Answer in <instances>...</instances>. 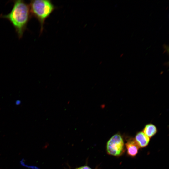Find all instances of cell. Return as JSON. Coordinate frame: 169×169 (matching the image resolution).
Wrapping results in <instances>:
<instances>
[{"label":"cell","mask_w":169,"mask_h":169,"mask_svg":"<svg viewBox=\"0 0 169 169\" xmlns=\"http://www.w3.org/2000/svg\"><path fill=\"white\" fill-rule=\"evenodd\" d=\"M157 127L153 124L150 123L144 127L142 132L150 138L154 136L157 132Z\"/></svg>","instance_id":"6"},{"label":"cell","mask_w":169,"mask_h":169,"mask_svg":"<svg viewBox=\"0 0 169 169\" xmlns=\"http://www.w3.org/2000/svg\"><path fill=\"white\" fill-rule=\"evenodd\" d=\"M124 151V142L120 133L113 135L107 142L106 151L109 155L119 156L121 155Z\"/></svg>","instance_id":"3"},{"label":"cell","mask_w":169,"mask_h":169,"mask_svg":"<svg viewBox=\"0 0 169 169\" xmlns=\"http://www.w3.org/2000/svg\"><path fill=\"white\" fill-rule=\"evenodd\" d=\"M29 6L31 16L39 23L40 35L44 30L45 21L57 9V7L49 0H31Z\"/></svg>","instance_id":"2"},{"label":"cell","mask_w":169,"mask_h":169,"mask_svg":"<svg viewBox=\"0 0 169 169\" xmlns=\"http://www.w3.org/2000/svg\"><path fill=\"white\" fill-rule=\"evenodd\" d=\"M13 5L9 13L0 15V18L8 20L14 27L19 39L21 38L27 29L32 17L29 5L21 0L13 1Z\"/></svg>","instance_id":"1"},{"label":"cell","mask_w":169,"mask_h":169,"mask_svg":"<svg viewBox=\"0 0 169 169\" xmlns=\"http://www.w3.org/2000/svg\"><path fill=\"white\" fill-rule=\"evenodd\" d=\"M134 139L140 148H144L148 145L150 138L142 131H140L136 134Z\"/></svg>","instance_id":"5"},{"label":"cell","mask_w":169,"mask_h":169,"mask_svg":"<svg viewBox=\"0 0 169 169\" xmlns=\"http://www.w3.org/2000/svg\"><path fill=\"white\" fill-rule=\"evenodd\" d=\"M127 154L132 157L136 156L140 148L134 138H130L125 144Z\"/></svg>","instance_id":"4"},{"label":"cell","mask_w":169,"mask_h":169,"mask_svg":"<svg viewBox=\"0 0 169 169\" xmlns=\"http://www.w3.org/2000/svg\"><path fill=\"white\" fill-rule=\"evenodd\" d=\"M75 169H93L91 168H90V167L86 166H82L81 167H78V168H77Z\"/></svg>","instance_id":"7"}]
</instances>
